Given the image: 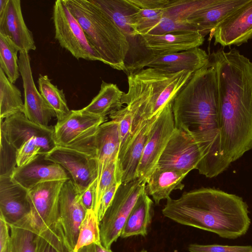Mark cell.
<instances>
[{
	"instance_id": "836d02e7",
	"label": "cell",
	"mask_w": 252,
	"mask_h": 252,
	"mask_svg": "<svg viewBox=\"0 0 252 252\" xmlns=\"http://www.w3.org/2000/svg\"><path fill=\"white\" fill-rule=\"evenodd\" d=\"M18 51L6 37L0 34V68L13 84L20 75L17 57Z\"/></svg>"
},
{
	"instance_id": "4dcf8cb0",
	"label": "cell",
	"mask_w": 252,
	"mask_h": 252,
	"mask_svg": "<svg viewBox=\"0 0 252 252\" xmlns=\"http://www.w3.org/2000/svg\"><path fill=\"white\" fill-rule=\"evenodd\" d=\"M11 252H35L40 231L28 214L10 224Z\"/></svg>"
},
{
	"instance_id": "9a60e30c",
	"label": "cell",
	"mask_w": 252,
	"mask_h": 252,
	"mask_svg": "<svg viewBox=\"0 0 252 252\" xmlns=\"http://www.w3.org/2000/svg\"><path fill=\"white\" fill-rule=\"evenodd\" d=\"M18 64L24 90L23 113L32 123L43 127H49V123L56 114L35 87L28 52H20Z\"/></svg>"
},
{
	"instance_id": "3957f363",
	"label": "cell",
	"mask_w": 252,
	"mask_h": 252,
	"mask_svg": "<svg viewBox=\"0 0 252 252\" xmlns=\"http://www.w3.org/2000/svg\"><path fill=\"white\" fill-rule=\"evenodd\" d=\"M162 210L165 217L179 224L235 239L245 235L251 225L249 207L237 195L211 188L184 192L170 197Z\"/></svg>"
},
{
	"instance_id": "ffe728a7",
	"label": "cell",
	"mask_w": 252,
	"mask_h": 252,
	"mask_svg": "<svg viewBox=\"0 0 252 252\" xmlns=\"http://www.w3.org/2000/svg\"><path fill=\"white\" fill-rule=\"evenodd\" d=\"M0 121V131L17 151L25 142L34 138L56 146L54 128L37 125L27 119L23 113L15 114Z\"/></svg>"
},
{
	"instance_id": "c3c4849f",
	"label": "cell",
	"mask_w": 252,
	"mask_h": 252,
	"mask_svg": "<svg viewBox=\"0 0 252 252\" xmlns=\"http://www.w3.org/2000/svg\"><path fill=\"white\" fill-rule=\"evenodd\" d=\"M137 252H147V251L145 249H142L140 251Z\"/></svg>"
},
{
	"instance_id": "d590c367",
	"label": "cell",
	"mask_w": 252,
	"mask_h": 252,
	"mask_svg": "<svg viewBox=\"0 0 252 252\" xmlns=\"http://www.w3.org/2000/svg\"><path fill=\"white\" fill-rule=\"evenodd\" d=\"M109 117L111 120L117 124L118 127L120 140L118 159L123 156L132 136L133 116L131 111L125 106L112 112Z\"/></svg>"
},
{
	"instance_id": "1f68e13d",
	"label": "cell",
	"mask_w": 252,
	"mask_h": 252,
	"mask_svg": "<svg viewBox=\"0 0 252 252\" xmlns=\"http://www.w3.org/2000/svg\"><path fill=\"white\" fill-rule=\"evenodd\" d=\"M23 103L20 90L12 83L0 68V117L5 119L18 113H23Z\"/></svg>"
},
{
	"instance_id": "ab89813d",
	"label": "cell",
	"mask_w": 252,
	"mask_h": 252,
	"mask_svg": "<svg viewBox=\"0 0 252 252\" xmlns=\"http://www.w3.org/2000/svg\"><path fill=\"white\" fill-rule=\"evenodd\" d=\"M35 252H68L63 243L52 234L44 232L37 239Z\"/></svg>"
},
{
	"instance_id": "d6986e66",
	"label": "cell",
	"mask_w": 252,
	"mask_h": 252,
	"mask_svg": "<svg viewBox=\"0 0 252 252\" xmlns=\"http://www.w3.org/2000/svg\"><path fill=\"white\" fill-rule=\"evenodd\" d=\"M209 62V55L206 52L196 47L176 53L150 57L139 63L134 71L147 67L169 73L184 70L194 73L206 65Z\"/></svg>"
},
{
	"instance_id": "ba28073f",
	"label": "cell",
	"mask_w": 252,
	"mask_h": 252,
	"mask_svg": "<svg viewBox=\"0 0 252 252\" xmlns=\"http://www.w3.org/2000/svg\"><path fill=\"white\" fill-rule=\"evenodd\" d=\"M55 38L61 46L77 60L98 61L101 59L89 43L77 19L70 12L64 0H57L53 8Z\"/></svg>"
},
{
	"instance_id": "f6af8a7d",
	"label": "cell",
	"mask_w": 252,
	"mask_h": 252,
	"mask_svg": "<svg viewBox=\"0 0 252 252\" xmlns=\"http://www.w3.org/2000/svg\"><path fill=\"white\" fill-rule=\"evenodd\" d=\"M95 252H113L111 250L102 246L101 243L95 244Z\"/></svg>"
},
{
	"instance_id": "e0dca14e",
	"label": "cell",
	"mask_w": 252,
	"mask_h": 252,
	"mask_svg": "<svg viewBox=\"0 0 252 252\" xmlns=\"http://www.w3.org/2000/svg\"><path fill=\"white\" fill-rule=\"evenodd\" d=\"M214 45L223 47L246 43L252 38V0L236 10L210 33Z\"/></svg>"
},
{
	"instance_id": "7402d4cb",
	"label": "cell",
	"mask_w": 252,
	"mask_h": 252,
	"mask_svg": "<svg viewBox=\"0 0 252 252\" xmlns=\"http://www.w3.org/2000/svg\"><path fill=\"white\" fill-rule=\"evenodd\" d=\"M11 177L14 181L28 190L44 182L69 179L63 167L46 160L44 155L38 156L25 165L16 167Z\"/></svg>"
},
{
	"instance_id": "f1b7e54d",
	"label": "cell",
	"mask_w": 252,
	"mask_h": 252,
	"mask_svg": "<svg viewBox=\"0 0 252 252\" xmlns=\"http://www.w3.org/2000/svg\"><path fill=\"white\" fill-rule=\"evenodd\" d=\"M137 7L134 30L136 35L148 33L161 21L169 0H131Z\"/></svg>"
},
{
	"instance_id": "b9f144b4",
	"label": "cell",
	"mask_w": 252,
	"mask_h": 252,
	"mask_svg": "<svg viewBox=\"0 0 252 252\" xmlns=\"http://www.w3.org/2000/svg\"><path fill=\"white\" fill-rule=\"evenodd\" d=\"M96 187L97 180L81 193V200L86 211L93 209Z\"/></svg>"
},
{
	"instance_id": "6da1fadb",
	"label": "cell",
	"mask_w": 252,
	"mask_h": 252,
	"mask_svg": "<svg viewBox=\"0 0 252 252\" xmlns=\"http://www.w3.org/2000/svg\"><path fill=\"white\" fill-rule=\"evenodd\" d=\"M222 155L229 166L252 149V62L233 48L213 51Z\"/></svg>"
},
{
	"instance_id": "d6a6232c",
	"label": "cell",
	"mask_w": 252,
	"mask_h": 252,
	"mask_svg": "<svg viewBox=\"0 0 252 252\" xmlns=\"http://www.w3.org/2000/svg\"><path fill=\"white\" fill-rule=\"evenodd\" d=\"M38 84L40 93L55 112L58 121L63 119L70 111L63 90L53 84L47 75L39 74Z\"/></svg>"
},
{
	"instance_id": "5b68a950",
	"label": "cell",
	"mask_w": 252,
	"mask_h": 252,
	"mask_svg": "<svg viewBox=\"0 0 252 252\" xmlns=\"http://www.w3.org/2000/svg\"><path fill=\"white\" fill-rule=\"evenodd\" d=\"M64 0L101 62L126 72L129 42L112 18L94 0Z\"/></svg>"
},
{
	"instance_id": "8d00e7d4",
	"label": "cell",
	"mask_w": 252,
	"mask_h": 252,
	"mask_svg": "<svg viewBox=\"0 0 252 252\" xmlns=\"http://www.w3.org/2000/svg\"><path fill=\"white\" fill-rule=\"evenodd\" d=\"M117 182L122 183V178L118 168V159L112 162L107 167L97 183L93 206V210L96 215L103 194Z\"/></svg>"
},
{
	"instance_id": "60d3db41",
	"label": "cell",
	"mask_w": 252,
	"mask_h": 252,
	"mask_svg": "<svg viewBox=\"0 0 252 252\" xmlns=\"http://www.w3.org/2000/svg\"><path fill=\"white\" fill-rule=\"evenodd\" d=\"M122 183L117 182L110 187L103 194L99 206L97 216L99 222L101 221L108 208L112 203L116 193Z\"/></svg>"
},
{
	"instance_id": "681fc988",
	"label": "cell",
	"mask_w": 252,
	"mask_h": 252,
	"mask_svg": "<svg viewBox=\"0 0 252 252\" xmlns=\"http://www.w3.org/2000/svg\"><path fill=\"white\" fill-rule=\"evenodd\" d=\"M69 252H77V251H76L75 250H73Z\"/></svg>"
},
{
	"instance_id": "30bf717a",
	"label": "cell",
	"mask_w": 252,
	"mask_h": 252,
	"mask_svg": "<svg viewBox=\"0 0 252 252\" xmlns=\"http://www.w3.org/2000/svg\"><path fill=\"white\" fill-rule=\"evenodd\" d=\"M64 182H46L28 190V198L31 208L29 215L38 228L40 234L44 232L49 233L61 242L56 230V224L60 194Z\"/></svg>"
},
{
	"instance_id": "f546056e",
	"label": "cell",
	"mask_w": 252,
	"mask_h": 252,
	"mask_svg": "<svg viewBox=\"0 0 252 252\" xmlns=\"http://www.w3.org/2000/svg\"><path fill=\"white\" fill-rule=\"evenodd\" d=\"M124 93L116 84L102 81L98 94L81 110L86 113L107 117L112 112L122 108Z\"/></svg>"
},
{
	"instance_id": "2e32d148",
	"label": "cell",
	"mask_w": 252,
	"mask_h": 252,
	"mask_svg": "<svg viewBox=\"0 0 252 252\" xmlns=\"http://www.w3.org/2000/svg\"><path fill=\"white\" fill-rule=\"evenodd\" d=\"M139 36L146 56L143 61L151 57L164 56L199 47L205 40V37L197 31H176L162 35L146 34Z\"/></svg>"
},
{
	"instance_id": "277c9868",
	"label": "cell",
	"mask_w": 252,
	"mask_h": 252,
	"mask_svg": "<svg viewBox=\"0 0 252 252\" xmlns=\"http://www.w3.org/2000/svg\"><path fill=\"white\" fill-rule=\"evenodd\" d=\"M193 74L187 70L165 72L151 67L128 74V89L124 93L122 103L133 115L132 132L173 103Z\"/></svg>"
},
{
	"instance_id": "484cf974",
	"label": "cell",
	"mask_w": 252,
	"mask_h": 252,
	"mask_svg": "<svg viewBox=\"0 0 252 252\" xmlns=\"http://www.w3.org/2000/svg\"><path fill=\"white\" fill-rule=\"evenodd\" d=\"M249 0H219L212 6L200 11L188 19V23L203 36L215 28Z\"/></svg>"
},
{
	"instance_id": "603a6c76",
	"label": "cell",
	"mask_w": 252,
	"mask_h": 252,
	"mask_svg": "<svg viewBox=\"0 0 252 252\" xmlns=\"http://www.w3.org/2000/svg\"><path fill=\"white\" fill-rule=\"evenodd\" d=\"M31 211L28 190L11 176L0 177V215L8 224L14 223Z\"/></svg>"
},
{
	"instance_id": "ac0fdd59",
	"label": "cell",
	"mask_w": 252,
	"mask_h": 252,
	"mask_svg": "<svg viewBox=\"0 0 252 252\" xmlns=\"http://www.w3.org/2000/svg\"><path fill=\"white\" fill-rule=\"evenodd\" d=\"M218 0H169L161 21L147 34L162 35L176 31H196L188 23V19Z\"/></svg>"
},
{
	"instance_id": "52a82bcc",
	"label": "cell",
	"mask_w": 252,
	"mask_h": 252,
	"mask_svg": "<svg viewBox=\"0 0 252 252\" xmlns=\"http://www.w3.org/2000/svg\"><path fill=\"white\" fill-rule=\"evenodd\" d=\"M146 183L136 179L122 183L100 222L101 244L110 249L120 236L126 220L140 194L146 189Z\"/></svg>"
},
{
	"instance_id": "8992f818",
	"label": "cell",
	"mask_w": 252,
	"mask_h": 252,
	"mask_svg": "<svg viewBox=\"0 0 252 252\" xmlns=\"http://www.w3.org/2000/svg\"><path fill=\"white\" fill-rule=\"evenodd\" d=\"M107 120V117L86 113L81 109L71 110L54 127L55 144L95 158V135L99 126Z\"/></svg>"
},
{
	"instance_id": "d4e9b609",
	"label": "cell",
	"mask_w": 252,
	"mask_h": 252,
	"mask_svg": "<svg viewBox=\"0 0 252 252\" xmlns=\"http://www.w3.org/2000/svg\"><path fill=\"white\" fill-rule=\"evenodd\" d=\"M95 158L97 167V184L107 167L118 159L120 140L117 124L110 120L102 124L95 137Z\"/></svg>"
},
{
	"instance_id": "7c38bea8",
	"label": "cell",
	"mask_w": 252,
	"mask_h": 252,
	"mask_svg": "<svg viewBox=\"0 0 252 252\" xmlns=\"http://www.w3.org/2000/svg\"><path fill=\"white\" fill-rule=\"evenodd\" d=\"M201 158L200 150L194 140L183 131L175 127L157 167L188 174L197 169Z\"/></svg>"
},
{
	"instance_id": "83f0119b",
	"label": "cell",
	"mask_w": 252,
	"mask_h": 252,
	"mask_svg": "<svg viewBox=\"0 0 252 252\" xmlns=\"http://www.w3.org/2000/svg\"><path fill=\"white\" fill-rule=\"evenodd\" d=\"M188 174L157 167L147 181L146 190L158 205L162 200L170 197L173 190H182L184 188L182 182Z\"/></svg>"
},
{
	"instance_id": "e575fe53",
	"label": "cell",
	"mask_w": 252,
	"mask_h": 252,
	"mask_svg": "<svg viewBox=\"0 0 252 252\" xmlns=\"http://www.w3.org/2000/svg\"><path fill=\"white\" fill-rule=\"evenodd\" d=\"M99 224L97 216L93 209L87 210L80 225L77 242L74 250L77 252L81 248L92 244L101 243Z\"/></svg>"
},
{
	"instance_id": "4fadbf2b",
	"label": "cell",
	"mask_w": 252,
	"mask_h": 252,
	"mask_svg": "<svg viewBox=\"0 0 252 252\" xmlns=\"http://www.w3.org/2000/svg\"><path fill=\"white\" fill-rule=\"evenodd\" d=\"M94 0L112 18L126 37L129 50L126 65L128 69L132 68L143 55L139 37L134 30L137 7L131 0Z\"/></svg>"
},
{
	"instance_id": "ee69618b",
	"label": "cell",
	"mask_w": 252,
	"mask_h": 252,
	"mask_svg": "<svg viewBox=\"0 0 252 252\" xmlns=\"http://www.w3.org/2000/svg\"><path fill=\"white\" fill-rule=\"evenodd\" d=\"M77 252H95V244H92L79 249Z\"/></svg>"
},
{
	"instance_id": "bcb514c9",
	"label": "cell",
	"mask_w": 252,
	"mask_h": 252,
	"mask_svg": "<svg viewBox=\"0 0 252 252\" xmlns=\"http://www.w3.org/2000/svg\"><path fill=\"white\" fill-rule=\"evenodd\" d=\"M8 0H0V16L2 14L4 11Z\"/></svg>"
},
{
	"instance_id": "74e56055",
	"label": "cell",
	"mask_w": 252,
	"mask_h": 252,
	"mask_svg": "<svg viewBox=\"0 0 252 252\" xmlns=\"http://www.w3.org/2000/svg\"><path fill=\"white\" fill-rule=\"evenodd\" d=\"M17 150L7 140L0 131V177L11 176L17 167Z\"/></svg>"
},
{
	"instance_id": "9c48e42d",
	"label": "cell",
	"mask_w": 252,
	"mask_h": 252,
	"mask_svg": "<svg viewBox=\"0 0 252 252\" xmlns=\"http://www.w3.org/2000/svg\"><path fill=\"white\" fill-rule=\"evenodd\" d=\"M81 192L72 180L64 182L61 190L56 230L68 252L76 245L80 225L86 213Z\"/></svg>"
},
{
	"instance_id": "f35d334b",
	"label": "cell",
	"mask_w": 252,
	"mask_h": 252,
	"mask_svg": "<svg viewBox=\"0 0 252 252\" xmlns=\"http://www.w3.org/2000/svg\"><path fill=\"white\" fill-rule=\"evenodd\" d=\"M189 252H252V246H229L218 244H190Z\"/></svg>"
},
{
	"instance_id": "7a4b0ae2",
	"label": "cell",
	"mask_w": 252,
	"mask_h": 252,
	"mask_svg": "<svg viewBox=\"0 0 252 252\" xmlns=\"http://www.w3.org/2000/svg\"><path fill=\"white\" fill-rule=\"evenodd\" d=\"M175 127L189 135L197 144L201 160L197 170L212 178L229 167L221 153L216 71L208 63L195 71L172 104Z\"/></svg>"
},
{
	"instance_id": "5bb4252c",
	"label": "cell",
	"mask_w": 252,
	"mask_h": 252,
	"mask_svg": "<svg viewBox=\"0 0 252 252\" xmlns=\"http://www.w3.org/2000/svg\"><path fill=\"white\" fill-rule=\"evenodd\" d=\"M46 160L58 164L67 170L82 193L97 178L96 159L77 150L56 146L44 155Z\"/></svg>"
},
{
	"instance_id": "4316f807",
	"label": "cell",
	"mask_w": 252,
	"mask_h": 252,
	"mask_svg": "<svg viewBox=\"0 0 252 252\" xmlns=\"http://www.w3.org/2000/svg\"><path fill=\"white\" fill-rule=\"evenodd\" d=\"M153 201L146 189L140 194L130 212L120 237L146 236L153 217Z\"/></svg>"
},
{
	"instance_id": "8fae6325",
	"label": "cell",
	"mask_w": 252,
	"mask_h": 252,
	"mask_svg": "<svg viewBox=\"0 0 252 252\" xmlns=\"http://www.w3.org/2000/svg\"><path fill=\"white\" fill-rule=\"evenodd\" d=\"M171 103L153 122L137 171V178L146 183L157 167L159 158L175 128Z\"/></svg>"
},
{
	"instance_id": "44dd1931",
	"label": "cell",
	"mask_w": 252,
	"mask_h": 252,
	"mask_svg": "<svg viewBox=\"0 0 252 252\" xmlns=\"http://www.w3.org/2000/svg\"><path fill=\"white\" fill-rule=\"evenodd\" d=\"M0 34L6 37L19 52L36 49L32 33L23 17L20 0H8L0 16Z\"/></svg>"
},
{
	"instance_id": "7dc6e473",
	"label": "cell",
	"mask_w": 252,
	"mask_h": 252,
	"mask_svg": "<svg viewBox=\"0 0 252 252\" xmlns=\"http://www.w3.org/2000/svg\"><path fill=\"white\" fill-rule=\"evenodd\" d=\"M5 252H11V247H10V245L8 246V247Z\"/></svg>"
},
{
	"instance_id": "cb8c5ba5",
	"label": "cell",
	"mask_w": 252,
	"mask_h": 252,
	"mask_svg": "<svg viewBox=\"0 0 252 252\" xmlns=\"http://www.w3.org/2000/svg\"><path fill=\"white\" fill-rule=\"evenodd\" d=\"M157 117L143 123L137 127L133 132L123 156L118 159V168L122 183H128L137 179V171L149 130Z\"/></svg>"
},
{
	"instance_id": "7bdbcfd3",
	"label": "cell",
	"mask_w": 252,
	"mask_h": 252,
	"mask_svg": "<svg viewBox=\"0 0 252 252\" xmlns=\"http://www.w3.org/2000/svg\"><path fill=\"white\" fill-rule=\"evenodd\" d=\"M9 227L3 217L0 215V252H5L10 243Z\"/></svg>"
}]
</instances>
